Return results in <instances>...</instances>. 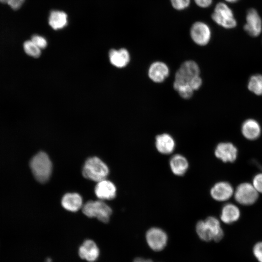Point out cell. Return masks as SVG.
Masks as SVG:
<instances>
[{"mask_svg": "<svg viewBox=\"0 0 262 262\" xmlns=\"http://www.w3.org/2000/svg\"><path fill=\"white\" fill-rule=\"evenodd\" d=\"M30 166L35 179L40 183H45L49 180L52 172V165L48 155L41 151L31 160Z\"/></svg>", "mask_w": 262, "mask_h": 262, "instance_id": "cell-1", "label": "cell"}, {"mask_svg": "<svg viewBox=\"0 0 262 262\" xmlns=\"http://www.w3.org/2000/svg\"><path fill=\"white\" fill-rule=\"evenodd\" d=\"M109 171L107 165L103 161L97 157H93L85 162L82 173L84 178L98 182L106 179Z\"/></svg>", "mask_w": 262, "mask_h": 262, "instance_id": "cell-2", "label": "cell"}, {"mask_svg": "<svg viewBox=\"0 0 262 262\" xmlns=\"http://www.w3.org/2000/svg\"><path fill=\"white\" fill-rule=\"evenodd\" d=\"M83 213L89 217H96L100 221L107 223L112 213L111 208L101 200H90L82 206Z\"/></svg>", "mask_w": 262, "mask_h": 262, "instance_id": "cell-3", "label": "cell"}, {"mask_svg": "<svg viewBox=\"0 0 262 262\" xmlns=\"http://www.w3.org/2000/svg\"><path fill=\"white\" fill-rule=\"evenodd\" d=\"M259 194L252 183L244 182L237 186L233 196L238 204L243 206H250L257 201Z\"/></svg>", "mask_w": 262, "mask_h": 262, "instance_id": "cell-4", "label": "cell"}, {"mask_svg": "<svg viewBox=\"0 0 262 262\" xmlns=\"http://www.w3.org/2000/svg\"><path fill=\"white\" fill-rule=\"evenodd\" d=\"M212 18L217 24L226 29H232L237 25L231 9L223 2L216 4L212 15Z\"/></svg>", "mask_w": 262, "mask_h": 262, "instance_id": "cell-5", "label": "cell"}, {"mask_svg": "<svg viewBox=\"0 0 262 262\" xmlns=\"http://www.w3.org/2000/svg\"><path fill=\"white\" fill-rule=\"evenodd\" d=\"M200 69L196 62L189 60L183 62L175 75L174 83L188 84L195 77L199 76Z\"/></svg>", "mask_w": 262, "mask_h": 262, "instance_id": "cell-6", "label": "cell"}, {"mask_svg": "<svg viewBox=\"0 0 262 262\" xmlns=\"http://www.w3.org/2000/svg\"><path fill=\"white\" fill-rule=\"evenodd\" d=\"M146 240L148 247L153 251L159 252L167 244L168 236L163 229L158 227L149 229L146 233Z\"/></svg>", "mask_w": 262, "mask_h": 262, "instance_id": "cell-7", "label": "cell"}, {"mask_svg": "<svg viewBox=\"0 0 262 262\" xmlns=\"http://www.w3.org/2000/svg\"><path fill=\"white\" fill-rule=\"evenodd\" d=\"M238 150L237 147L229 142H222L217 145L214 155L224 163H233L237 159Z\"/></svg>", "mask_w": 262, "mask_h": 262, "instance_id": "cell-8", "label": "cell"}, {"mask_svg": "<svg viewBox=\"0 0 262 262\" xmlns=\"http://www.w3.org/2000/svg\"><path fill=\"white\" fill-rule=\"evenodd\" d=\"M244 30L252 37L258 36L262 32V20L257 11L254 8L248 10Z\"/></svg>", "mask_w": 262, "mask_h": 262, "instance_id": "cell-9", "label": "cell"}, {"mask_svg": "<svg viewBox=\"0 0 262 262\" xmlns=\"http://www.w3.org/2000/svg\"><path fill=\"white\" fill-rule=\"evenodd\" d=\"M234 189L232 185L226 181L215 183L210 190V195L215 201L224 202L229 200L234 195Z\"/></svg>", "mask_w": 262, "mask_h": 262, "instance_id": "cell-10", "label": "cell"}, {"mask_svg": "<svg viewBox=\"0 0 262 262\" xmlns=\"http://www.w3.org/2000/svg\"><path fill=\"white\" fill-rule=\"evenodd\" d=\"M190 34L195 43L200 46L207 45L211 36V32L209 27L201 22L195 23L191 27Z\"/></svg>", "mask_w": 262, "mask_h": 262, "instance_id": "cell-11", "label": "cell"}, {"mask_svg": "<svg viewBox=\"0 0 262 262\" xmlns=\"http://www.w3.org/2000/svg\"><path fill=\"white\" fill-rule=\"evenodd\" d=\"M241 131L247 140L254 141L258 139L262 133V127L260 123L254 118L246 119L242 124Z\"/></svg>", "mask_w": 262, "mask_h": 262, "instance_id": "cell-12", "label": "cell"}, {"mask_svg": "<svg viewBox=\"0 0 262 262\" xmlns=\"http://www.w3.org/2000/svg\"><path fill=\"white\" fill-rule=\"evenodd\" d=\"M78 253L82 259L89 262H94L99 257V249L94 241L87 239L80 246Z\"/></svg>", "mask_w": 262, "mask_h": 262, "instance_id": "cell-13", "label": "cell"}, {"mask_svg": "<svg viewBox=\"0 0 262 262\" xmlns=\"http://www.w3.org/2000/svg\"><path fill=\"white\" fill-rule=\"evenodd\" d=\"M116 188L111 181L106 179L98 182L95 188L96 196L100 199L111 200L116 196Z\"/></svg>", "mask_w": 262, "mask_h": 262, "instance_id": "cell-14", "label": "cell"}, {"mask_svg": "<svg viewBox=\"0 0 262 262\" xmlns=\"http://www.w3.org/2000/svg\"><path fill=\"white\" fill-rule=\"evenodd\" d=\"M169 72V68L165 63L155 62L150 65L148 75L153 82L159 83L163 82L168 76Z\"/></svg>", "mask_w": 262, "mask_h": 262, "instance_id": "cell-15", "label": "cell"}, {"mask_svg": "<svg viewBox=\"0 0 262 262\" xmlns=\"http://www.w3.org/2000/svg\"><path fill=\"white\" fill-rule=\"evenodd\" d=\"M240 216L241 211L239 207L233 203H228L223 206L220 218L223 223L230 224L237 221Z\"/></svg>", "mask_w": 262, "mask_h": 262, "instance_id": "cell-16", "label": "cell"}, {"mask_svg": "<svg viewBox=\"0 0 262 262\" xmlns=\"http://www.w3.org/2000/svg\"><path fill=\"white\" fill-rule=\"evenodd\" d=\"M109 59L113 66L121 68L125 67L129 63L130 55L124 48L111 49L109 52Z\"/></svg>", "mask_w": 262, "mask_h": 262, "instance_id": "cell-17", "label": "cell"}, {"mask_svg": "<svg viewBox=\"0 0 262 262\" xmlns=\"http://www.w3.org/2000/svg\"><path fill=\"white\" fill-rule=\"evenodd\" d=\"M155 147L160 153L168 155L174 150L175 142L173 137L167 133H163L156 136Z\"/></svg>", "mask_w": 262, "mask_h": 262, "instance_id": "cell-18", "label": "cell"}, {"mask_svg": "<svg viewBox=\"0 0 262 262\" xmlns=\"http://www.w3.org/2000/svg\"><path fill=\"white\" fill-rule=\"evenodd\" d=\"M169 165L171 171L174 175L181 176L187 172L189 167V163L183 155L175 154L171 158Z\"/></svg>", "mask_w": 262, "mask_h": 262, "instance_id": "cell-19", "label": "cell"}, {"mask_svg": "<svg viewBox=\"0 0 262 262\" xmlns=\"http://www.w3.org/2000/svg\"><path fill=\"white\" fill-rule=\"evenodd\" d=\"M61 204L66 210L75 212L82 206V199L77 193H67L62 197Z\"/></svg>", "mask_w": 262, "mask_h": 262, "instance_id": "cell-20", "label": "cell"}, {"mask_svg": "<svg viewBox=\"0 0 262 262\" xmlns=\"http://www.w3.org/2000/svg\"><path fill=\"white\" fill-rule=\"evenodd\" d=\"M49 23L54 30L61 29L67 24V16L63 11H52L49 17Z\"/></svg>", "mask_w": 262, "mask_h": 262, "instance_id": "cell-21", "label": "cell"}, {"mask_svg": "<svg viewBox=\"0 0 262 262\" xmlns=\"http://www.w3.org/2000/svg\"><path fill=\"white\" fill-rule=\"evenodd\" d=\"M211 229L205 220H199L196 224V234L203 241L210 242L213 240V234Z\"/></svg>", "mask_w": 262, "mask_h": 262, "instance_id": "cell-22", "label": "cell"}, {"mask_svg": "<svg viewBox=\"0 0 262 262\" xmlns=\"http://www.w3.org/2000/svg\"><path fill=\"white\" fill-rule=\"evenodd\" d=\"M204 220L211 228L213 233V241L215 242L220 241L224 236V232L219 220L213 216L208 217Z\"/></svg>", "mask_w": 262, "mask_h": 262, "instance_id": "cell-23", "label": "cell"}, {"mask_svg": "<svg viewBox=\"0 0 262 262\" xmlns=\"http://www.w3.org/2000/svg\"><path fill=\"white\" fill-rule=\"evenodd\" d=\"M248 89L257 96H262V74H255L251 75L247 82Z\"/></svg>", "mask_w": 262, "mask_h": 262, "instance_id": "cell-24", "label": "cell"}, {"mask_svg": "<svg viewBox=\"0 0 262 262\" xmlns=\"http://www.w3.org/2000/svg\"><path fill=\"white\" fill-rule=\"evenodd\" d=\"M23 49L25 53L32 57L38 58L41 54V49L31 40L24 42Z\"/></svg>", "mask_w": 262, "mask_h": 262, "instance_id": "cell-25", "label": "cell"}, {"mask_svg": "<svg viewBox=\"0 0 262 262\" xmlns=\"http://www.w3.org/2000/svg\"><path fill=\"white\" fill-rule=\"evenodd\" d=\"M173 87L183 98H190L193 94L194 90L188 84H177L173 83Z\"/></svg>", "mask_w": 262, "mask_h": 262, "instance_id": "cell-26", "label": "cell"}, {"mask_svg": "<svg viewBox=\"0 0 262 262\" xmlns=\"http://www.w3.org/2000/svg\"><path fill=\"white\" fill-rule=\"evenodd\" d=\"M31 40L41 49L46 48L47 46L48 43L46 39L41 35H33Z\"/></svg>", "mask_w": 262, "mask_h": 262, "instance_id": "cell-27", "label": "cell"}, {"mask_svg": "<svg viewBox=\"0 0 262 262\" xmlns=\"http://www.w3.org/2000/svg\"><path fill=\"white\" fill-rule=\"evenodd\" d=\"M251 183L259 193L262 194V172L257 173L254 176Z\"/></svg>", "mask_w": 262, "mask_h": 262, "instance_id": "cell-28", "label": "cell"}, {"mask_svg": "<svg viewBox=\"0 0 262 262\" xmlns=\"http://www.w3.org/2000/svg\"><path fill=\"white\" fill-rule=\"evenodd\" d=\"M173 7L177 10H182L187 7L190 0H170Z\"/></svg>", "mask_w": 262, "mask_h": 262, "instance_id": "cell-29", "label": "cell"}, {"mask_svg": "<svg viewBox=\"0 0 262 262\" xmlns=\"http://www.w3.org/2000/svg\"><path fill=\"white\" fill-rule=\"evenodd\" d=\"M25 0H0L2 3L8 4L13 10H17L21 7Z\"/></svg>", "mask_w": 262, "mask_h": 262, "instance_id": "cell-30", "label": "cell"}, {"mask_svg": "<svg viewBox=\"0 0 262 262\" xmlns=\"http://www.w3.org/2000/svg\"><path fill=\"white\" fill-rule=\"evenodd\" d=\"M255 257L260 262H262V242L256 244L253 249Z\"/></svg>", "mask_w": 262, "mask_h": 262, "instance_id": "cell-31", "label": "cell"}, {"mask_svg": "<svg viewBox=\"0 0 262 262\" xmlns=\"http://www.w3.org/2000/svg\"><path fill=\"white\" fill-rule=\"evenodd\" d=\"M202 81L199 76L194 78L189 83L192 89L194 90H198L201 86Z\"/></svg>", "mask_w": 262, "mask_h": 262, "instance_id": "cell-32", "label": "cell"}, {"mask_svg": "<svg viewBox=\"0 0 262 262\" xmlns=\"http://www.w3.org/2000/svg\"><path fill=\"white\" fill-rule=\"evenodd\" d=\"M196 3L199 7L206 8L209 6L213 0H194Z\"/></svg>", "mask_w": 262, "mask_h": 262, "instance_id": "cell-33", "label": "cell"}, {"mask_svg": "<svg viewBox=\"0 0 262 262\" xmlns=\"http://www.w3.org/2000/svg\"><path fill=\"white\" fill-rule=\"evenodd\" d=\"M133 262H153V261L149 259H146L142 257H136L133 260Z\"/></svg>", "mask_w": 262, "mask_h": 262, "instance_id": "cell-34", "label": "cell"}, {"mask_svg": "<svg viewBox=\"0 0 262 262\" xmlns=\"http://www.w3.org/2000/svg\"><path fill=\"white\" fill-rule=\"evenodd\" d=\"M225 0L229 2H235L238 1V0Z\"/></svg>", "mask_w": 262, "mask_h": 262, "instance_id": "cell-35", "label": "cell"}, {"mask_svg": "<svg viewBox=\"0 0 262 262\" xmlns=\"http://www.w3.org/2000/svg\"><path fill=\"white\" fill-rule=\"evenodd\" d=\"M46 262H51V259H50V258H48L46 260Z\"/></svg>", "mask_w": 262, "mask_h": 262, "instance_id": "cell-36", "label": "cell"}]
</instances>
